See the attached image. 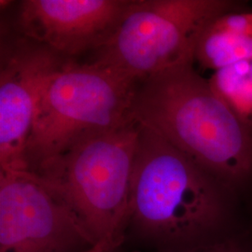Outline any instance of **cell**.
Listing matches in <instances>:
<instances>
[{"label": "cell", "mask_w": 252, "mask_h": 252, "mask_svg": "<svg viewBox=\"0 0 252 252\" xmlns=\"http://www.w3.org/2000/svg\"><path fill=\"white\" fill-rule=\"evenodd\" d=\"M240 198L140 124L125 236L157 252L214 243L249 225Z\"/></svg>", "instance_id": "1"}, {"label": "cell", "mask_w": 252, "mask_h": 252, "mask_svg": "<svg viewBox=\"0 0 252 252\" xmlns=\"http://www.w3.org/2000/svg\"><path fill=\"white\" fill-rule=\"evenodd\" d=\"M193 63L175 65L140 82L133 115L242 197L252 186V129Z\"/></svg>", "instance_id": "2"}, {"label": "cell", "mask_w": 252, "mask_h": 252, "mask_svg": "<svg viewBox=\"0 0 252 252\" xmlns=\"http://www.w3.org/2000/svg\"><path fill=\"white\" fill-rule=\"evenodd\" d=\"M137 85L108 67L67 58L39 100L27 142V172L36 174L82 135L135 120Z\"/></svg>", "instance_id": "3"}, {"label": "cell", "mask_w": 252, "mask_h": 252, "mask_svg": "<svg viewBox=\"0 0 252 252\" xmlns=\"http://www.w3.org/2000/svg\"><path fill=\"white\" fill-rule=\"evenodd\" d=\"M140 124L82 135L36 174L56 189L97 242L125 233Z\"/></svg>", "instance_id": "4"}, {"label": "cell", "mask_w": 252, "mask_h": 252, "mask_svg": "<svg viewBox=\"0 0 252 252\" xmlns=\"http://www.w3.org/2000/svg\"><path fill=\"white\" fill-rule=\"evenodd\" d=\"M245 6L232 0H132L90 63L139 84L175 65L194 62L207 25Z\"/></svg>", "instance_id": "5"}, {"label": "cell", "mask_w": 252, "mask_h": 252, "mask_svg": "<svg viewBox=\"0 0 252 252\" xmlns=\"http://www.w3.org/2000/svg\"><path fill=\"white\" fill-rule=\"evenodd\" d=\"M95 243L44 180L29 172L0 170V252H83Z\"/></svg>", "instance_id": "6"}, {"label": "cell", "mask_w": 252, "mask_h": 252, "mask_svg": "<svg viewBox=\"0 0 252 252\" xmlns=\"http://www.w3.org/2000/svg\"><path fill=\"white\" fill-rule=\"evenodd\" d=\"M64 58L23 36L2 47L0 170L27 172L26 152L39 100Z\"/></svg>", "instance_id": "7"}, {"label": "cell", "mask_w": 252, "mask_h": 252, "mask_svg": "<svg viewBox=\"0 0 252 252\" xmlns=\"http://www.w3.org/2000/svg\"><path fill=\"white\" fill-rule=\"evenodd\" d=\"M132 0H25L23 36L64 58L95 50L117 27Z\"/></svg>", "instance_id": "8"}, {"label": "cell", "mask_w": 252, "mask_h": 252, "mask_svg": "<svg viewBox=\"0 0 252 252\" xmlns=\"http://www.w3.org/2000/svg\"><path fill=\"white\" fill-rule=\"evenodd\" d=\"M248 59H252V10L246 6L211 21L194 52V62L213 71Z\"/></svg>", "instance_id": "9"}, {"label": "cell", "mask_w": 252, "mask_h": 252, "mask_svg": "<svg viewBox=\"0 0 252 252\" xmlns=\"http://www.w3.org/2000/svg\"><path fill=\"white\" fill-rule=\"evenodd\" d=\"M208 81L234 115L252 129V59L214 71Z\"/></svg>", "instance_id": "10"}, {"label": "cell", "mask_w": 252, "mask_h": 252, "mask_svg": "<svg viewBox=\"0 0 252 252\" xmlns=\"http://www.w3.org/2000/svg\"><path fill=\"white\" fill-rule=\"evenodd\" d=\"M165 252H252V224L214 243Z\"/></svg>", "instance_id": "11"}, {"label": "cell", "mask_w": 252, "mask_h": 252, "mask_svg": "<svg viewBox=\"0 0 252 252\" xmlns=\"http://www.w3.org/2000/svg\"><path fill=\"white\" fill-rule=\"evenodd\" d=\"M125 238V233L109 234L83 252H116Z\"/></svg>", "instance_id": "12"}]
</instances>
